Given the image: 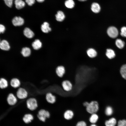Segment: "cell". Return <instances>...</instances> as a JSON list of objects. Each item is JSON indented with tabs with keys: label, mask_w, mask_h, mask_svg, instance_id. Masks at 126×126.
Returning a JSON list of instances; mask_svg holds the SVG:
<instances>
[{
	"label": "cell",
	"mask_w": 126,
	"mask_h": 126,
	"mask_svg": "<svg viewBox=\"0 0 126 126\" xmlns=\"http://www.w3.org/2000/svg\"><path fill=\"white\" fill-rule=\"evenodd\" d=\"M45 99L48 103L52 104L55 103L56 101V96L51 92H48L46 94Z\"/></svg>",
	"instance_id": "8"
},
{
	"label": "cell",
	"mask_w": 126,
	"mask_h": 126,
	"mask_svg": "<svg viewBox=\"0 0 126 126\" xmlns=\"http://www.w3.org/2000/svg\"><path fill=\"white\" fill-rule=\"evenodd\" d=\"M105 55L108 59H110L114 58L116 55L114 51L112 49L110 48L106 49Z\"/></svg>",
	"instance_id": "15"
},
{
	"label": "cell",
	"mask_w": 126,
	"mask_h": 126,
	"mask_svg": "<svg viewBox=\"0 0 126 126\" xmlns=\"http://www.w3.org/2000/svg\"><path fill=\"white\" fill-rule=\"evenodd\" d=\"M26 103L27 108L31 111L35 110L38 106L37 100L35 98L30 97L28 98Z\"/></svg>",
	"instance_id": "2"
},
{
	"label": "cell",
	"mask_w": 126,
	"mask_h": 126,
	"mask_svg": "<svg viewBox=\"0 0 126 126\" xmlns=\"http://www.w3.org/2000/svg\"><path fill=\"white\" fill-rule=\"evenodd\" d=\"M50 116L49 112L44 109H42L40 110L37 115V117L39 119L43 122L45 121L47 118H49Z\"/></svg>",
	"instance_id": "5"
},
{
	"label": "cell",
	"mask_w": 126,
	"mask_h": 126,
	"mask_svg": "<svg viewBox=\"0 0 126 126\" xmlns=\"http://www.w3.org/2000/svg\"><path fill=\"white\" fill-rule=\"evenodd\" d=\"M105 113L106 115L107 116L111 115L113 113V110L112 108L110 106L107 107L106 108Z\"/></svg>",
	"instance_id": "30"
},
{
	"label": "cell",
	"mask_w": 126,
	"mask_h": 126,
	"mask_svg": "<svg viewBox=\"0 0 126 126\" xmlns=\"http://www.w3.org/2000/svg\"><path fill=\"white\" fill-rule=\"evenodd\" d=\"M55 16L56 20L60 22L63 21L65 18L64 13L61 11H58L56 15Z\"/></svg>",
	"instance_id": "21"
},
{
	"label": "cell",
	"mask_w": 126,
	"mask_h": 126,
	"mask_svg": "<svg viewBox=\"0 0 126 126\" xmlns=\"http://www.w3.org/2000/svg\"><path fill=\"white\" fill-rule=\"evenodd\" d=\"M118 126H126V120L123 119L119 120L118 122Z\"/></svg>",
	"instance_id": "32"
},
{
	"label": "cell",
	"mask_w": 126,
	"mask_h": 126,
	"mask_svg": "<svg viewBox=\"0 0 126 126\" xmlns=\"http://www.w3.org/2000/svg\"><path fill=\"white\" fill-rule=\"evenodd\" d=\"M107 33L108 35L110 38H116L119 35V32L116 27L111 26L107 29Z\"/></svg>",
	"instance_id": "4"
},
{
	"label": "cell",
	"mask_w": 126,
	"mask_h": 126,
	"mask_svg": "<svg viewBox=\"0 0 126 126\" xmlns=\"http://www.w3.org/2000/svg\"><path fill=\"white\" fill-rule=\"evenodd\" d=\"M78 0L81 1H84L86 0Z\"/></svg>",
	"instance_id": "39"
},
{
	"label": "cell",
	"mask_w": 126,
	"mask_h": 126,
	"mask_svg": "<svg viewBox=\"0 0 126 126\" xmlns=\"http://www.w3.org/2000/svg\"><path fill=\"white\" fill-rule=\"evenodd\" d=\"M16 96L18 99L23 100L26 98L28 96V93L25 88L20 87L17 89L16 92Z\"/></svg>",
	"instance_id": "3"
},
{
	"label": "cell",
	"mask_w": 126,
	"mask_h": 126,
	"mask_svg": "<svg viewBox=\"0 0 126 126\" xmlns=\"http://www.w3.org/2000/svg\"><path fill=\"white\" fill-rule=\"evenodd\" d=\"M32 45L34 49L37 50L42 47V43L39 40L36 39L32 43Z\"/></svg>",
	"instance_id": "24"
},
{
	"label": "cell",
	"mask_w": 126,
	"mask_h": 126,
	"mask_svg": "<svg viewBox=\"0 0 126 126\" xmlns=\"http://www.w3.org/2000/svg\"><path fill=\"white\" fill-rule=\"evenodd\" d=\"M120 35L123 37L126 38V26H123L121 28Z\"/></svg>",
	"instance_id": "31"
},
{
	"label": "cell",
	"mask_w": 126,
	"mask_h": 126,
	"mask_svg": "<svg viewBox=\"0 0 126 126\" xmlns=\"http://www.w3.org/2000/svg\"><path fill=\"white\" fill-rule=\"evenodd\" d=\"M23 33L24 35L28 38H32L34 35V34L33 32L28 28H26L24 29Z\"/></svg>",
	"instance_id": "16"
},
{
	"label": "cell",
	"mask_w": 126,
	"mask_h": 126,
	"mask_svg": "<svg viewBox=\"0 0 126 126\" xmlns=\"http://www.w3.org/2000/svg\"><path fill=\"white\" fill-rule=\"evenodd\" d=\"M66 6L69 8H72L75 5L74 2L73 0H67L65 3Z\"/></svg>",
	"instance_id": "29"
},
{
	"label": "cell",
	"mask_w": 126,
	"mask_h": 126,
	"mask_svg": "<svg viewBox=\"0 0 126 126\" xmlns=\"http://www.w3.org/2000/svg\"><path fill=\"white\" fill-rule=\"evenodd\" d=\"M33 118V117L32 114H27L24 115L23 117V120L25 123H28L31 122Z\"/></svg>",
	"instance_id": "19"
},
{
	"label": "cell",
	"mask_w": 126,
	"mask_h": 126,
	"mask_svg": "<svg viewBox=\"0 0 126 126\" xmlns=\"http://www.w3.org/2000/svg\"><path fill=\"white\" fill-rule=\"evenodd\" d=\"M21 53L24 57H28L31 54V50L29 48L24 47L22 49Z\"/></svg>",
	"instance_id": "25"
},
{
	"label": "cell",
	"mask_w": 126,
	"mask_h": 126,
	"mask_svg": "<svg viewBox=\"0 0 126 126\" xmlns=\"http://www.w3.org/2000/svg\"><path fill=\"white\" fill-rule=\"evenodd\" d=\"M74 113L72 111L67 110L65 112L64 114V118L67 120H69L71 119L73 117Z\"/></svg>",
	"instance_id": "18"
},
{
	"label": "cell",
	"mask_w": 126,
	"mask_h": 126,
	"mask_svg": "<svg viewBox=\"0 0 126 126\" xmlns=\"http://www.w3.org/2000/svg\"><path fill=\"white\" fill-rule=\"evenodd\" d=\"M9 83L7 80L4 77L0 79V88L2 89L7 88L8 86Z\"/></svg>",
	"instance_id": "12"
},
{
	"label": "cell",
	"mask_w": 126,
	"mask_h": 126,
	"mask_svg": "<svg viewBox=\"0 0 126 126\" xmlns=\"http://www.w3.org/2000/svg\"><path fill=\"white\" fill-rule=\"evenodd\" d=\"M61 85L63 90L65 91L69 92L72 90L73 87V84L69 80H63L62 83Z\"/></svg>",
	"instance_id": "6"
},
{
	"label": "cell",
	"mask_w": 126,
	"mask_h": 126,
	"mask_svg": "<svg viewBox=\"0 0 126 126\" xmlns=\"http://www.w3.org/2000/svg\"><path fill=\"white\" fill-rule=\"evenodd\" d=\"M17 97L13 93H10L7 95L6 100L8 104L10 105H15L18 101Z\"/></svg>",
	"instance_id": "7"
},
{
	"label": "cell",
	"mask_w": 126,
	"mask_h": 126,
	"mask_svg": "<svg viewBox=\"0 0 126 126\" xmlns=\"http://www.w3.org/2000/svg\"><path fill=\"white\" fill-rule=\"evenodd\" d=\"M56 75L59 77H62L65 75L66 70L65 67L63 65H59L57 66L55 70Z\"/></svg>",
	"instance_id": "10"
},
{
	"label": "cell",
	"mask_w": 126,
	"mask_h": 126,
	"mask_svg": "<svg viewBox=\"0 0 126 126\" xmlns=\"http://www.w3.org/2000/svg\"><path fill=\"white\" fill-rule=\"evenodd\" d=\"M14 4L16 7L18 9L22 8L25 5V2L22 0H15Z\"/></svg>",
	"instance_id": "23"
},
{
	"label": "cell",
	"mask_w": 126,
	"mask_h": 126,
	"mask_svg": "<svg viewBox=\"0 0 126 126\" xmlns=\"http://www.w3.org/2000/svg\"><path fill=\"white\" fill-rule=\"evenodd\" d=\"M76 126H87L86 123L84 121H80L78 122Z\"/></svg>",
	"instance_id": "34"
},
{
	"label": "cell",
	"mask_w": 126,
	"mask_h": 126,
	"mask_svg": "<svg viewBox=\"0 0 126 126\" xmlns=\"http://www.w3.org/2000/svg\"><path fill=\"white\" fill-rule=\"evenodd\" d=\"M91 9L94 13H98L100 11L101 7L100 5L98 3L94 2L91 5Z\"/></svg>",
	"instance_id": "13"
},
{
	"label": "cell",
	"mask_w": 126,
	"mask_h": 126,
	"mask_svg": "<svg viewBox=\"0 0 126 126\" xmlns=\"http://www.w3.org/2000/svg\"><path fill=\"white\" fill-rule=\"evenodd\" d=\"M5 30V28L4 26L0 24V32L3 33Z\"/></svg>",
	"instance_id": "36"
},
{
	"label": "cell",
	"mask_w": 126,
	"mask_h": 126,
	"mask_svg": "<svg viewBox=\"0 0 126 126\" xmlns=\"http://www.w3.org/2000/svg\"><path fill=\"white\" fill-rule=\"evenodd\" d=\"M10 84L12 88L16 89L20 87L21 83L20 80L19 78L17 77H14L10 80Z\"/></svg>",
	"instance_id": "9"
},
{
	"label": "cell",
	"mask_w": 126,
	"mask_h": 126,
	"mask_svg": "<svg viewBox=\"0 0 126 126\" xmlns=\"http://www.w3.org/2000/svg\"><path fill=\"white\" fill-rule=\"evenodd\" d=\"M120 72L122 77L126 80V64H123L121 66Z\"/></svg>",
	"instance_id": "27"
},
{
	"label": "cell",
	"mask_w": 126,
	"mask_h": 126,
	"mask_svg": "<svg viewBox=\"0 0 126 126\" xmlns=\"http://www.w3.org/2000/svg\"><path fill=\"white\" fill-rule=\"evenodd\" d=\"M49 24L47 22H44L41 26L42 31L45 33H48L51 31V28L49 27Z\"/></svg>",
	"instance_id": "17"
},
{
	"label": "cell",
	"mask_w": 126,
	"mask_h": 126,
	"mask_svg": "<svg viewBox=\"0 0 126 126\" xmlns=\"http://www.w3.org/2000/svg\"><path fill=\"white\" fill-rule=\"evenodd\" d=\"M0 47L1 49L6 51L9 50L10 48L8 42L5 40H3L0 42Z\"/></svg>",
	"instance_id": "14"
},
{
	"label": "cell",
	"mask_w": 126,
	"mask_h": 126,
	"mask_svg": "<svg viewBox=\"0 0 126 126\" xmlns=\"http://www.w3.org/2000/svg\"><path fill=\"white\" fill-rule=\"evenodd\" d=\"M39 3H41L43 2L45 0H36Z\"/></svg>",
	"instance_id": "37"
},
{
	"label": "cell",
	"mask_w": 126,
	"mask_h": 126,
	"mask_svg": "<svg viewBox=\"0 0 126 126\" xmlns=\"http://www.w3.org/2000/svg\"><path fill=\"white\" fill-rule=\"evenodd\" d=\"M115 44L117 47L119 49H122L124 47L125 43V42L121 39L117 38L115 42Z\"/></svg>",
	"instance_id": "22"
},
{
	"label": "cell",
	"mask_w": 126,
	"mask_h": 126,
	"mask_svg": "<svg viewBox=\"0 0 126 126\" xmlns=\"http://www.w3.org/2000/svg\"><path fill=\"white\" fill-rule=\"evenodd\" d=\"M116 120L114 118H112L105 122L106 126H115L116 123Z\"/></svg>",
	"instance_id": "26"
},
{
	"label": "cell",
	"mask_w": 126,
	"mask_h": 126,
	"mask_svg": "<svg viewBox=\"0 0 126 126\" xmlns=\"http://www.w3.org/2000/svg\"><path fill=\"white\" fill-rule=\"evenodd\" d=\"M98 118L97 115L95 113L92 114L89 119V121L92 124H94L97 122Z\"/></svg>",
	"instance_id": "28"
},
{
	"label": "cell",
	"mask_w": 126,
	"mask_h": 126,
	"mask_svg": "<svg viewBox=\"0 0 126 126\" xmlns=\"http://www.w3.org/2000/svg\"><path fill=\"white\" fill-rule=\"evenodd\" d=\"M25 2L29 6H31L35 3V0H25Z\"/></svg>",
	"instance_id": "35"
},
{
	"label": "cell",
	"mask_w": 126,
	"mask_h": 126,
	"mask_svg": "<svg viewBox=\"0 0 126 126\" xmlns=\"http://www.w3.org/2000/svg\"><path fill=\"white\" fill-rule=\"evenodd\" d=\"M12 22L15 26H19L23 25L24 23V19L20 17H15L12 19Z\"/></svg>",
	"instance_id": "11"
},
{
	"label": "cell",
	"mask_w": 126,
	"mask_h": 126,
	"mask_svg": "<svg viewBox=\"0 0 126 126\" xmlns=\"http://www.w3.org/2000/svg\"><path fill=\"white\" fill-rule=\"evenodd\" d=\"M90 126H97L96 125L94 124H92Z\"/></svg>",
	"instance_id": "38"
},
{
	"label": "cell",
	"mask_w": 126,
	"mask_h": 126,
	"mask_svg": "<svg viewBox=\"0 0 126 126\" xmlns=\"http://www.w3.org/2000/svg\"><path fill=\"white\" fill-rule=\"evenodd\" d=\"M6 4L9 7H11L13 4V0H4Z\"/></svg>",
	"instance_id": "33"
},
{
	"label": "cell",
	"mask_w": 126,
	"mask_h": 126,
	"mask_svg": "<svg viewBox=\"0 0 126 126\" xmlns=\"http://www.w3.org/2000/svg\"><path fill=\"white\" fill-rule=\"evenodd\" d=\"M87 54L88 56L91 58L95 57L97 55V52L94 49L91 48L88 49Z\"/></svg>",
	"instance_id": "20"
},
{
	"label": "cell",
	"mask_w": 126,
	"mask_h": 126,
	"mask_svg": "<svg viewBox=\"0 0 126 126\" xmlns=\"http://www.w3.org/2000/svg\"><path fill=\"white\" fill-rule=\"evenodd\" d=\"M87 111L91 114L95 113L99 109V105L98 102L95 101H92L89 102L86 107Z\"/></svg>",
	"instance_id": "1"
}]
</instances>
